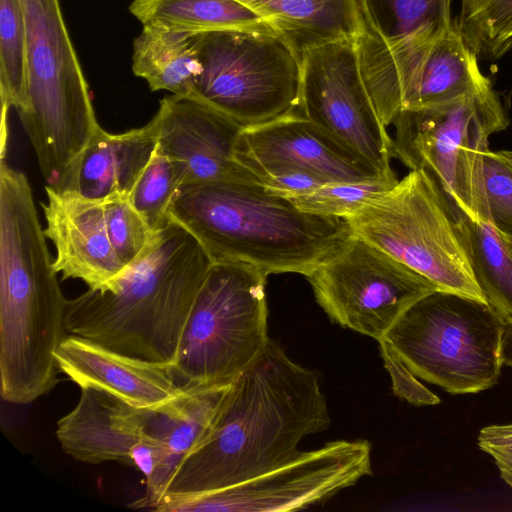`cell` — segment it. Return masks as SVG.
<instances>
[{
  "mask_svg": "<svg viewBox=\"0 0 512 512\" xmlns=\"http://www.w3.org/2000/svg\"><path fill=\"white\" fill-rule=\"evenodd\" d=\"M329 425L317 373L269 339L231 383L211 431L182 461L166 493H205L254 478L295 458L303 438Z\"/></svg>",
  "mask_w": 512,
  "mask_h": 512,
  "instance_id": "6da1fadb",
  "label": "cell"
},
{
  "mask_svg": "<svg viewBox=\"0 0 512 512\" xmlns=\"http://www.w3.org/2000/svg\"><path fill=\"white\" fill-rule=\"evenodd\" d=\"M169 217L195 237L212 263H243L267 275L307 277L354 236L346 219L305 212L256 182L182 185Z\"/></svg>",
  "mask_w": 512,
  "mask_h": 512,
  "instance_id": "7a4b0ae2",
  "label": "cell"
},
{
  "mask_svg": "<svg viewBox=\"0 0 512 512\" xmlns=\"http://www.w3.org/2000/svg\"><path fill=\"white\" fill-rule=\"evenodd\" d=\"M211 264L195 237L170 221L121 277L67 300L66 333L134 358L172 365Z\"/></svg>",
  "mask_w": 512,
  "mask_h": 512,
  "instance_id": "3957f363",
  "label": "cell"
},
{
  "mask_svg": "<svg viewBox=\"0 0 512 512\" xmlns=\"http://www.w3.org/2000/svg\"><path fill=\"white\" fill-rule=\"evenodd\" d=\"M27 28V96L18 111L41 174L59 189L101 129L59 0H22Z\"/></svg>",
  "mask_w": 512,
  "mask_h": 512,
  "instance_id": "277c9868",
  "label": "cell"
},
{
  "mask_svg": "<svg viewBox=\"0 0 512 512\" xmlns=\"http://www.w3.org/2000/svg\"><path fill=\"white\" fill-rule=\"evenodd\" d=\"M503 330L489 304L435 290L412 304L382 339L417 378L458 395L498 383Z\"/></svg>",
  "mask_w": 512,
  "mask_h": 512,
  "instance_id": "5b68a950",
  "label": "cell"
},
{
  "mask_svg": "<svg viewBox=\"0 0 512 512\" xmlns=\"http://www.w3.org/2000/svg\"><path fill=\"white\" fill-rule=\"evenodd\" d=\"M510 123L492 84L435 105L403 110L395 118L394 157L425 170L453 214L489 223L484 157L492 134Z\"/></svg>",
  "mask_w": 512,
  "mask_h": 512,
  "instance_id": "8992f818",
  "label": "cell"
},
{
  "mask_svg": "<svg viewBox=\"0 0 512 512\" xmlns=\"http://www.w3.org/2000/svg\"><path fill=\"white\" fill-rule=\"evenodd\" d=\"M267 276L243 263L211 264L171 365L181 387L229 385L262 353Z\"/></svg>",
  "mask_w": 512,
  "mask_h": 512,
  "instance_id": "52a82bcc",
  "label": "cell"
},
{
  "mask_svg": "<svg viewBox=\"0 0 512 512\" xmlns=\"http://www.w3.org/2000/svg\"><path fill=\"white\" fill-rule=\"evenodd\" d=\"M346 220L356 236L426 277L438 290L487 303L475 281L454 214L425 170H410L394 187Z\"/></svg>",
  "mask_w": 512,
  "mask_h": 512,
  "instance_id": "ba28073f",
  "label": "cell"
},
{
  "mask_svg": "<svg viewBox=\"0 0 512 512\" xmlns=\"http://www.w3.org/2000/svg\"><path fill=\"white\" fill-rule=\"evenodd\" d=\"M196 44L201 71L192 96L244 129L299 114L301 55L276 29L205 32Z\"/></svg>",
  "mask_w": 512,
  "mask_h": 512,
  "instance_id": "9c48e42d",
  "label": "cell"
},
{
  "mask_svg": "<svg viewBox=\"0 0 512 512\" xmlns=\"http://www.w3.org/2000/svg\"><path fill=\"white\" fill-rule=\"evenodd\" d=\"M372 474L365 440H338L301 451L295 458L254 478L198 494L166 493L158 512H279L323 503Z\"/></svg>",
  "mask_w": 512,
  "mask_h": 512,
  "instance_id": "30bf717a",
  "label": "cell"
},
{
  "mask_svg": "<svg viewBox=\"0 0 512 512\" xmlns=\"http://www.w3.org/2000/svg\"><path fill=\"white\" fill-rule=\"evenodd\" d=\"M307 279L332 322L377 341L412 304L438 290L426 277L355 234Z\"/></svg>",
  "mask_w": 512,
  "mask_h": 512,
  "instance_id": "8fae6325",
  "label": "cell"
},
{
  "mask_svg": "<svg viewBox=\"0 0 512 512\" xmlns=\"http://www.w3.org/2000/svg\"><path fill=\"white\" fill-rule=\"evenodd\" d=\"M301 65L299 114L382 174L396 176L393 139L365 85L356 39L307 47Z\"/></svg>",
  "mask_w": 512,
  "mask_h": 512,
  "instance_id": "7c38bea8",
  "label": "cell"
},
{
  "mask_svg": "<svg viewBox=\"0 0 512 512\" xmlns=\"http://www.w3.org/2000/svg\"><path fill=\"white\" fill-rule=\"evenodd\" d=\"M358 59L367 90L387 127L403 110L435 105L491 85L453 24L424 48L358 53Z\"/></svg>",
  "mask_w": 512,
  "mask_h": 512,
  "instance_id": "4fadbf2b",
  "label": "cell"
},
{
  "mask_svg": "<svg viewBox=\"0 0 512 512\" xmlns=\"http://www.w3.org/2000/svg\"><path fill=\"white\" fill-rule=\"evenodd\" d=\"M236 158L262 185L290 172L324 182L396 177L382 174L300 114L243 129Z\"/></svg>",
  "mask_w": 512,
  "mask_h": 512,
  "instance_id": "5bb4252c",
  "label": "cell"
},
{
  "mask_svg": "<svg viewBox=\"0 0 512 512\" xmlns=\"http://www.w3.org/2000/svg\"><path fill=\"white\" fill-rule=\"evenodd\" d=\"M151 121L158 146L178 165L183 185L227 180L259 183L236 158L244 128L201 99L165 96Z\"/></svg>",
  "mask_w": 512,
  "mask_h": 512,
  "instance_id": "9a60e30c",
  "label": "cell"
},
{
  "mask_svg": "<svg viewBox=\"0 0 512 512\" xmlns=\"http://www.w3.org/2000/svg\"><path fill=\"white\" fill-rule=\"evenodd\" d=\"M44 233L55 247L53 267L63 279H79L103 289L127 267L117 256L107 229L104 200L45 187Z\"/></svg>",
  "mask_w": 512,
  "mask_h": 512,
  "instance_id": "2e32d148",
  "label": "cell"
},
{
  "mask_svg": "<svg viewBox=\"0 0 512 512\" xmlns=\"http://www.w3.org/2000/svg\"><path fill=\"white\" fill-rule=\"evenodd\" d=\"M56 360L60 372L80 388L102 390L136 408H156L186 390L169 364L134 358L75 335L61 341Z\"/></svg>",
  "mask_w": 512,
  "mask_h": 512,
  "instance_id": "e0dca14e",
  "label": "cell"
},
{
  "mask_svg": "<svg viewBox=\"0 0 512 512\" xmlns=\"http://www.w3.org/2000/svg\"><path fill=\"white\" fill-rule=\"evenodd\" d=\"M56 436L62 450L78 461L128 466L138 444L157 441L147 433L140 408L93 387L81 388L76 406L58 420Z\"/></svg>",
  "mask_w": 512,
  "mask_h": 512,
  "instance_id": "ac0fdd59",
  "label": "cell"
},
{
  "mask_svg": "<svg viewBox=\"0 0 512 512\" xmlns=\"http://www.w3.org/2000/svg\"><path fill=\"white\" fill-rule=\"evenodd\" d=\"M230 385L189 387L164 405L140 408L146 431L161 445L163 456L152 476L146 480L144 496L130 507L152 510L166 494L177 468L211 431Z\"/></svg>",
  "mask_w": 512,
  "mask_h": 512,
  "instance_id": "d6986e66",
  "label": "cell"
},
{
  "mask_svg": "<svg viewBox=\"0 0 512 512\" xmlns=\"http://www.w3.org/2000/svg\"><path fill=\"white\" fill-rule=\"evenodd\" d=\"M157 144L151 120L120 134L101 128L72 163L57 191L93 200L129 197Z\"/></svg>",
  "mask_w": 512,
  "mask_h": 512,
  "instance_id": "ffe728a7",
  "label": "cell"
},
{
  "mask_svg": "<svg viewBox=\"0 0 512 512\" xmlns=\"http://www.w3.org/2000/svg\"><path fill=\"white\" fill-rule=\"evenodd\" d=\"M359 52H392L431 44L451 26V0H357Z\"/></svg>",
  "mask_w": 512,
  "mask_h": 512,
  "instance_id": "44dd1931",
  "label": "cell"
},
{
  "mask_svg": "<svg viewBox=\"0 0 512 512\" xmlns=\"http://www.w3.org/2000/svg\"><path fill=\"white\" fill-rule=\"evenodd\" d=\"M261 15L302 53L312 45L357 39L363 21L357 0H238Z\"/></svg>",
  "mask_w": 512,
  "mask_h": 512,
  "instance_id": "7402d4cb",
  "label": "cell"
},
{
  "mask_svg": "<svg viewBox=\"0 0 512 512\" xmlns=\"http://www.w3.org/2000/svg\"><path fill=\"white\" fill-rule=\"evenodd\" d=\"M196 35L143 25L133 44L132 70L152 91L192 95L201 71Z\"/></svg>",
  "mask_w": 512,
  "mask_h": 512,
  "instance_id": "603a6c76",
  "label": "cell"
},
{
  "mask_svg": "<svg viewBox=\"0 0 512 512\" xmlns=\"http://www.w3.org/2000/svg\"><path fill=\"white\" fill-rule=\"evenodd\" d=\"M129 10L143 25H159L191 34L274 28L238 0H133Z\"/></svg>",
  "mask_w": 512,
  "mask_h": 512,
  "instance_id": "cb8c5ba5",
  "label": "cell"
},
{
  "mask_svg": "<svg viewBox=\"0 0 512 512\" xmlns=\"http://www.w3.org/2000/svg\"><path fill=\"white\" fill-rule=\"evenodd\" d=\"M475 281L503 323H512V256L490 223L455 213Z\"/></svg>",
  "mask_w": 512,
  "mask_h": 512,
  "instance_id": "d4e9b609",
  "label": "cell"
},
{
  "mask_svg": "<svg viewBox=\"0 0 512 512\" xmlns=\"http://www.w3.org/2000/svg\"><path fill=\"white\" fill-rule=\"evenodd\" d=\"M2 108L21 110L27 96V28L22 0H0Z\"/></svg>",
  "mask_w": 512,
  "mask_h": 512,
  "instance_id": "484cf974",
  "label": "cell"
},
{
  "mask_svg": "<svg viewBox=\"0 0 512 512\" xmlns=\"http://www.w3.org/2000/svg\"><path fill=\"white\" fill-rule=\"evenodd\" d=\"M456 26L476 56L498 59L512 48V0H461Z\"/></svg>",
  "mask_w": 512,
  "mask_h": 512,
  "instance_id": "4316f807",
  "label": "cell"
},
{
  "mask_svg": "<svg viewBox=\"0 0 512 512\" xmlns=\"http://www.w3.org/2000/svg\"><path fill=\"white\" fill-rule=\"evenodd\" d=\"M183 185L178 165L158 146L135 183L129 201L157 233L170 223L171 203Z\"/></svg>",
  "mask_w": 512,
  "mask_h": 512,
  "instance_id": "83f0119b",
  "label": "cell"
},
{
  "mask_svg": "<svg viewBox=\"0 0 512 512\" xmlns=\"http://www.w3.org/2000/svg\"><path fill=\"white\" fill-rule=\"evenodd\" d=\"M398 181L397 177L333 181L288 199L305 212L346 219L394 187Z\"/></svg>",
  "mask_w": 512,
  "mask_h": 512,
  "instance_id": "f1b7e54d",
  "label": "cell"
},
{
  "mask_svg": "<svg viewBox=\"0 0 512 512\" xmlns=\"http://www.w3.org/2000/svg\"><path fill=\"white\" fill-rule=\"evenodd\" d=\"M105 218L113 248L127 267L138 262L153 246L159 232H153L129 201L128 196L104 200Z\"/></svg>",
  "mask_w": 512,
  "mask_h": 512,
  "instance_id": "f546056e",
  "label": "cell"
},
{
  "mask_svg": "<svg viewBox=\"0 0 512 512\" xmlns=\"http://www.w3.org/2000/svg\"><path fill=\"white\" fill-rule=\"evenodd\" d=\"M484 180L489 223L498 234L512 237V169L496 151L485 154Z\"/></svg>",
  "mask_w": 512,
  "mask_h": 512,
  "instance_id": "4dcf8cb0",
  "label": "cell"
},
{
  "mask_svg": "<svg viewBox=\"0 0 512 512\" xmlns=\"http://www.w3.org/2000/svg\"><path fill=\"white\" fill-rule=\"evenodd\" d=\"M378 343L384 366L392 380V389L395 395L416 406L440 403V398L419 382L384 339L379 340Z\"/></svg>",
  "mask_w": 512,
  "mask_h": 512,
  "instance_id": "1f68e13d",
  "label": "cell"
},
{
  "mask_svg": "<svg viewBox=\"0 0 512 512\" xmlns=\"http://www.w3.org/2000/svg\"><path fill=\"white\" fill-rule=\"evenodd\" d=\"M477 442L481 450L492 456L501 478L512 488V424L482 428Z\"/></svg>",
  "mask_w": 512,
  "mask_h": 512,
  "instance_id": "d6a6232c",
  "label": "cell"
},
{
  "mask_svg": "<svg viewBox=\"0 0 512 512\" xmlns=\"http://www.w3.org/2000/svg\"><path fill=\"white\" fill-rule=\"evenodd\" d=\"M501 358L503 365L512 367V323H504Z\"/></svg>",
  "mask_w": 512,
  "mask_h": 512,
  "instance_id": "836d02e7",
  "label": "cell"
},
{
  "mask_svg": "<svg viewBox=\"0 0 512 512\" xmlns=\"http://www.w3.org/2000/svg\"><path fill=\"white\" fill-rule=\"evenodd\" d=\"M498 157L512 169V150H499L496 151Z\"/></svg>",
  "mask_w": 512,
  "mask_h": 512,
  "instance_id": "e575fe53",
  "label": "cell"
},
{
  "mask_svg": "<svg viewBox=\"0 0 512 512\" xmlns=\"http://www.w3.org/2000/svg\"><path fill=\"white\" fill-rule=\"evenodd\" d=\"M498 235L512 256V237L506 236V235H501V234H498Z\"/></svg>",
  "mask_w": 512,
  "mask_h": 512,
  "instance_id": "d590c367",
  "label": "cell"
}]
</instances>
